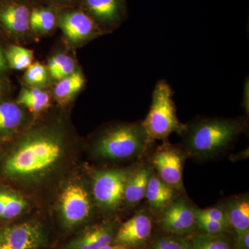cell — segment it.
Listing matches in <instances>:
<instances>
[{"label": "cell", "instance_id": "obj_1", "mask_svg": "<svg viewBox=\"0 0 249 249\" xmlns=\"http://www.w3.org/2000/svg\"><path fill=\"white\" fill-rule=\"evenodd\" d=\"M9 141L0 157V177L17 183L42 181L56 169L66 155L63 132L55 126L31 129Z\"/></svg>", "mask_w": 249, "mask_h": 249}, {"label": "cell", "instance_id": "obj_2", "mask_svg": "<svg viewBox=\"0 0 249 249\" xmlns=\"http://www.w3.org/2000/svg\"><path fill=\"white\" fill-rule=\"evenodd\" d=\"M247 127L245 118H197L184 124L181 148L188 157L211 160L230 148Z\"/></svg>", "mask_w": 249, "mask_h": 249}, {"label": "cell", "instance_id": "obj_3", "mask_svg": "<svg viewBox=\"0 0 249 249\" xmlns=\"http://www.w3.org/2000/svg\"><path fill=\"white\" fill-rule=\"evenodd\" d=\"M142 121L119 123L102 129L93 142L91 153L111 163L141 160L152 143Z\"/></svg>", "mask_w": 249, "mask_h": 249}, {"label": "cell", "instance_id": "obj_4", "mask_svg": "<svg viewBox=\"0 0 249 249\" xmlns=\"http://www.w3.org/2000/svg\"><path fill=\"white\" fill-rule=\"evenodd\" d=\"M173 96V90L168 82L161 80L157 83L152 92L150 110L142 121V126L152 142H166L170 134L174 132L180 134L183 130L184 124L178 119Z\"/></svg>", "mask_w": 249, "mask_h": 249}, {"label": "cell", "instance_id": "obj_5", "mask_svg": "<svg viewBox=\"0 0 249 249\" xmlns=\"http://www.w3.org/2000/svg\"><path fill=\"white\" fill-rule=\"evenodd\" d=\"M135 164L125 168L95 170L91 174V190L96 208L110 215L122 207L124 186Z\"/></svg>", "mask_w": 249, "mask_h": 249}, {"label": "cell", "instance_id": "obj_6", "mask_svg": "<svg viewBox=\"0 0 249 249\" xmlns=\"http://www.w3.org/2000/svg\"><path fill=\"white\" fill-rule=\"evenodd\" d=\"M96 206L91 187L84 181L72 180L62 190L59 211L62 223L67 229H74L92 217Z\"/></svg>", "mask_w": 249, "mask_h": 249}, {"label": "cell", "instance_id": "obj_7", "mask_svg": "<svg viewBox=\"0 0 249 249\" xmlns=\"http://www.w3.org/2000/svg\"><path fill=\"white\" fill-rule=\"evenodd\" d=\"M187 158L181 147L164 142L157 147L150 161L156 175L183 196H186L183 171Z\"/></svg>", "mask_w": 249, "mask_h": 249}, {"label": "cell", "instance_id": "obj_8", "mask_svg": "<svg viewBox=\"0 0 249 249\" xmlns=\"http://www.w3.org/2000/svg\"><path fill=\"white\" fill-rule=\"evenodd\" d=\"M47 241L40 223L27 222L0 227V249H39Z\"/></svg>", "mask_w": 249, "mask_h": 249}, {"label": "cell", "instance_id": "obj_9", "mask_svg": "<svg viewBox=\"0 0 249 249\" xmlns=\"http://www.w3.org/2000/svg\"><path fill=\"white\" fill-rule=\"evenodd\" d=\"M160 227L167 233L184 236L196 228L195 206L186 196H178L157 216Z\"/></svg>", "mask_w": 249, "mask_h": 249}, {"label": "cell", "instance_id": "obj_10", "mask_svg": "<svg viewBox=\"0 0 249 249\" xmlns=\"http://www.w3.org/2000/svg\"><path fill=\"white\" fill-rule=\"evenodd\" d=\"M153 216L148 210H139L119 227L113 243L132 249L142 248L151 237Z\"/></svg>", "mask_w": 249, "mask_h": 249}, {"label": "cell", "instance_id": "obj_11", "mask_svg": "<svg viewBox=\"0 0 249 249\" xmlns=\"http://www.w3.org/2000/svg\"><path fill=\"white\" fill-rule=\"evenodd\" d=\"M58 23L67 40L72 44L83 43L103 33L93 18L83 11L64 13Z\"/></svg>", "mask_w": 249, "mask_h": 249}, {"label": "cell", "instance_id": "obj_12", "mask_svg": "<svg viewBox=\"0 0 249 249\" xmlns=\"http://www.w3.org/2000/svg\"><path fill=\"white\" fill-rule=\"evenodd\" d=\"M152 173L153 168L150 161L136 163L124 186L122 205L124 210L135 209L145 199L147 183Z\"/></svg>", "mask_w": 249, "mask_h": 249}, {"label": "cell", "instance_id": "obj_13", "mask_svg": "<svg viewBox=\"0 0 249 249\" xmlns=\"http://www.w3.org/2000/svg\"><path fill=\"white\" fill-rule=\"evenodd\" d=\"M117 224L107 221L88 228L62 249H102L114 242Z\"/></svg>", "mask_w": 249, "mask_h": 249}, {"label": "cell", "instance_id": "obj_14", "mask_svg": "<svg viewBox=\"0 0 249 249\" xmlns=\"http://www.w3.org/2000/svg\"><path fill=\"white\" fill-rule=\"evenodd\" d=\"M26 120L23 107L6 96L0 97V143L12 140Z\"/></svg>", "mask_w": 249, "mask_h": 249}, {"label": "cell", "instance_id": "obj_15", "mask_svg": "<svg viewBox=\"0 0 249 249\" xmlns=\"http://www.w3.org/2000/svg\"><path fill=\"white\" fill-rule=\"evenodd\" d=\"M84 4L89 16L102 31L115 27L122 19L123 0H84Z\"/></svg>", "mask_w": 249, "mask_h": 249}, {"label": "cell", "instance_id": "obj_16", "mask_svg": "<svg viewBox=\"0 0 249 249\" xmlns=\"http://www.w3.org/2000/svg\"><path fill=\"white\" fill-rule=\"evenodd\" d=\"M181 196L178 191L169 186L155 173H152L147 183L145 199L147 203V210L152 216L157 217L176 198Z\"/></svg>", "mask_w": 249, "mask_h": 249}, {"label": "cell", "instance_id": "obj_17", "mask_svg": "<svg viewBox=\"0 0 249 249\" xmlns=\"http://www.w3.org/2000/svg\"><path fill=\"white\" fill-rule=\"evenodd\" d=\"M30 10L24 4H0V26L10 35L19 36L27 33L30 29Z\"/></svg>", "mask_w": 249, "mask_h": 249}, {"label": "cell", "instance_id": "obj_18", "mask_svg": "<svg viewBox=\"0 0 249 249\" xmlns=\"http://www.w3.org/2000/svg\"><path fill=\"white\" fill-rule=\"evenodd\" d=\"M219 206L227 214L230 228L235 235L249 231V193L232 196L221 201Z\"/></svg>", "mask_w": 249, "mask_h": 249}, {"label": "cell", "instance_id": "obj_19", "mask_svg": "<svg viewBox=\"0 0 249 249\" xmlns=\"http://www.w3.org/2000/svg\"><path fill=\"white\" fill-rule=\"evenodd\" d=\"M27 201L18 193L0 186V221L19 217L27 209Z\"/></svg>", "mask_w": 249, "mask_h": 249}, {"label": "cell", "instance_id": "obj_20", "mask_svg": "<svg viewBox=\"0 0 249 249\" xmlns=\"http://www.w3.org/2000/svg\"><path fill=\"white\" fill-rule=\"evenodd\" d=\"M84 85V76L79 70H76L70 76L58 80L54 87V97L60 104H67L83 89Z\"/></svg>", "mask_w": 249, "mask_h": 249}, {"label": "cell", "instance_id": "obj_21", "mask_svg": "<svg viewBox=\"0 0 249 249\" xmlns=\"http://www.w3.org/2000/svg\"><path fill=\"white\" fill-rule=\"evenodd\" d=\"M16 101L19 106L35 114L46 110L50 106L49 93L37 88L22 89Z\"/></svg>", "mask_w": 249, "mask_h": 249}, {"label": "cell", "instance_id": "obj_22", "mask_svg": "<svg viewBox=\"0 0 249 249\" xmlns=\"http://www.w3.org/2000/svg\"><path fill=\"white\" fill-rule=\"evenodd\" d=\"M6 61L9 69L27 70L33 64L34 52L18 45H10L5 49Z\"/></svg>", "mask_w": 249, "mask_h": 249}, {"label": "cell", "instance_id": "obj_23", "mask_svg": "<svg viewBox=\"0 0 249 249\" xmlns=\"http://www.w3.org/2000/svg\"><path fill=\"white\" fill-rule=\"evenodd\" d=\"M76 64L71 57L65 53H58L49 60L47 71L56 80L70 76L76 71Z\"/></svg>", "mask_w": 249, "mask_h": 249}, {"label": "cell", "instance_id": "obj_24", "mask_svg": "<svg viewBox=\"0 0 249 249\" xmlns=\"http://www.w3.org/2000/svg\"><path fill=\"white\" fill-rule=\"evenodd\" d=\"M192 249H235V245L226 234L211 235L201 233L191 239Z\"/></svg>", "mask_w": 249, "mask_h": 249}, {"label": "cell", "instance_id": "obj_25", "mask_svg": "<svg viewBox=\"0 0 249 249\" xmlns=\"http://www.w3.org/2000/svg\"><path fill=\"white\" fill-rule=\"evenodd\" d=\"M56 18L53 11L47 9H36L31 11L30 29L40 34L53 30Z\"/></svg>", "mask_w": 249, "mask_h": 249}, {"label": "cell", "instance_id": "obj_26", "mask_svg": "<svg viewBox=\"0 0 249 249\" xmlns=\"http://www.w3.org/2000/svg\"><path fill=\"white\" fill-rule=\"evenodd\" d=\"M150 249H192L191 240L184 236L172 235L157 236Z\"/></svg>", "mask_w": 249, "mask_h": 249}, {"label": "cell", "instance_id": "obj_27", "mask_svg": "<svg viewBox=\"0 0 249 249\" xmlns=\"http://www.w3.org/2000/svg\"><path fill=\"white\" fill-rule=\"evenodd\" d=\"M24 78L31 88H40L45 86L48 81V71L45 65L35 62L27 69Z\"/></svg>", "mask_w": 249, "mask_h": 249}, {"label": "cell", "instance_id": "obj_28", "mask_svg": "<svg viewBox=\"0 0 249 249\" xmlns=\"http://www.w3.org/2000/svg\"><path fill=\"white\" fill-rule=\"evenodd\" d=\"M196 214V228L200 229L202 233L211 235H219L227 234L230 229L228 226L222 223L211 220L208 218L201 217Z\"/></svg>", "mask_w": 249, "mask_h": 249}, {"label": "cell", "instance_id": "obj_29", "mask_svg": "<svg viewBox=\"0 0 249 249\" xmlns=\"http://www.w3.org/2000/svg\"><path fill=\"white\" fill-rule=\"evenodd\" d=\"M195 213L197 214V215L201 216V217L208 218V219H211V220L222 223V224H225V225L230 228L227 214L219 205L214 206V207L203 209L195 207Z\"/></svg>", "mask_w": 249, "mask_h": 249}, {"label": "cell", "instance_id": "obj_30", "mask_svg": "<svg viewBox=\"0 0 249 249\" xmlns=\"http://www.w3.org/2000/svg\"><path fill=\"white\" fill-rule=\"evenodd\" d=\"M235 235V249H249V231Z\"/></svg>", "mask_w": 249, "mask_h": 249}, {"label": "cell", "instance_id": "obj_31", "mask_svg": "<svg viewBox=\"0 0 249 249\" xmlns=\"http://www.w3.org/2000/svg\"><path fill=\"white\" fill-rule=\"evenodd\" d=\"M5 49L0 42V78H6V75L9 68L6 61Z\"/></svg>", "mask_w": 249, "mask_h": 249}, {"label": "cell", "instance_id": "obj_32", "mask_svg": "<svg viewBox=\"0 0 249 249\" xmlns=\"http://www.w3.org/2000/svg\"><path fill=\"white\" fill-rule=\"evenodd\" d=\"M249 80L247 78V81L245 83V88H244L243 93V101H242V105L245 108L246 112L249 114Z\"/></svg>", "mask_w": 249, "mask_h": 249}, {"label": "cell", "instance_id": "obj_33", "mask_svg": "<svg viewBox=\"0 0 249 249\" xmlns=\"http://www.w3.org/2000/svg\"><path fill=\"white\" fill-rule=\"evenodd\" d=\"M9 89L8 82L6 78H0V97L6 96L7 90Z\"/></svg>", "mask_w": 249, "mask_h": 249}, {"label": "cell", "instance_id": "obj_34", "mask_svg": "<svg viewBox=\"0 0 249 249\" xmlns=\"http://www.w3.org/2000/svg\"><path fill=\"white\" fill-rule=\"evenodd\" d=\"M102 249H132L124 247V246L117 245V244L111 243L110 245L106 246Z\"/></svg>", "mask_w": 249, "mask_h": 249}, {"label": "cell", "instance_id": "obj_35", "mask_svg": "<svg viewBox=\"0 0 249 249\" xmlns=\"http://www.w3.org/2000/svg\"><path fill=\"white\" fill-rule=\"evenodd\" d=\"M55 1H67V0H55Z\"/></svg>", "mask_w": 249, "mask_h": 249}]
</instances>
